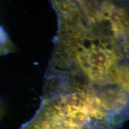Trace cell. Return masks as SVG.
Returning a JSON list of instances; mask_svg holds the SVG:
<instances>
[{
    "mask_svg": "<svg viewBox=\"0 0 129 129\" xmlns=\"http://www.w3.org/2000/svg\"><path fill=\"white\" fill-rule=\"evenodd\" d=\"M13 48V46L6 34L4 30L0 27V54L9 53Z\"/></svg>",
    "mask_w": 129,
    "mask_h": 129,
    "instance_id": "cell-1",
    "label": "cell"
},
{
    "mask_svg": "<svg viewBox=\"0 0 129 129\" xmlns=\"http://www.w3.org/2000/svg\"><path fill=\"white\" fill-rule=\"evenodd\" d=\"M2 114H3V110H2V109H1V108L0 107V117H1Z\"/></svg>",
    "mask_w": 129,
    "mask_h": 129,
    "instance_id": "cell-2",
    "label": "cell"
}]
</instances>
